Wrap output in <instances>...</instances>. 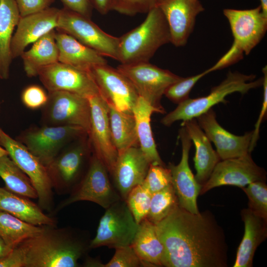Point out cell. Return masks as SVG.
Wrapping results in <instances>:
<instances>
[{"label":"cell","instance_id":"5bb4252c","mask_svg":"<svg viewBox=\"0 0 267 267\" xmlns=\"http://www.w3.org/2000/svg\"><path fill=\"white\" fill-rule=\"evenodd\" d=\"M108 106L118 111L133 114L139 95L130 81L117 68L107 64L96 66L90 71Z\"/></svg>","mask_w":267,"mask_h":267},{"label":"cell","instance_id":"8d00e7d4","mask_svg":"<svg viewBox=\"0 0 267 267\" xmlns=\"http://www.w3.org/2000/svg\"><path fill=\"white\" fill-rule=\"evenodd\" d=\"M208 74L209 73L206 70L194 76L182 77L169 86L165 90L164 95L173 102L178 104L189 98L190 92L196 83Z\"/></svg>","mask_w":267,"mask_h":267},{"label":"cell","instance_id":"484cf974","mask_svg":"<svg viewBox=\"0 0 267 267\" xmlns=\"http://www.w3.org/2000/svg\"><path fill=\"white\" fill-rule=\"evenodd\" d=\"M0 211L33 225L52 226L56 225V221L45 215L42 208L29 198L12 192L5 187H0Z\"/></svg>","mask_w":267,"mask_h":267},{"label":"cell","instance_id":"681fc988","mask_svg":"<svg viewBox=\"0 0 267 267\" xmlns=\"http://www.w3.org/2000/svg\"><path fill=\"white\" fill-rule=\"evenodd\" d=\"M261 6L264 14L267 16V0H260Z\"/></svg>","mask_w":267,"mask_h":267},{"label":"cell","instance_id":"d590c367","mask_svg":"<svg viewBox=\"0 0 267 267\" xmlns=\"http://www.w3.org/2000/svg\"><path fill=\"white\" fill-rule=\"evenodd\" d=\"M246 194L248 208L267 219V185L265 181H256L241 188Z\"/></svg>","mask_w":267,"mask_h":267},{"label":"cell","instance_id":"60d3db41","mask_svg":"<svg viewBox=\"0 0 267 267\" xmlns=\"http://www.w3.org/2000/svg\"><path fill=\"white\" fill-rule=\"evenodd\" d=\"M21 98L22 103L26 107L34 110L46 105L48 95L40 86L32 85L23 90Z\"/></svg>","mask_w":267,"mask_h":267},{"label":"cell","instance_id":"4dcf8cb0","mask_svg":"<svg viewBox=\"0 0 267 267\" xmlns=\"http://www.w3.org/2000/svg\"><path fill=\"white\" fill-rule=\"evenodd\" d=\"M112 138L118 154L132 147H139L134 117L108 106Z\"/></svg>","mask_w":267,"mask_h":267},{"label":"cell","instance_id":"f907efd6","mask_svg":"<svg viewBox=\"0 0 267 267\" xmlns=\"http://www.w3.org/2000/svg\"><path fill=\"white\" fill-rule=\"evenodd\" d=\"M8 155L7 151L0 145V157Z\"/></svg>","mask_w":267,"mask_h":267},{"label":"cell","instance_id":"7bdbcfd3","mask_svg":"<svg viewBox=\"0 0 267 267\" xmlns=\"http://www.w3.org/2000/svg\"><path fill=\"white\" fill-rule=\"evenodd\" d=\"M21 16L42 11L49 7L54 0H15Z\"/></svg>","mask_w":267,"mask_h":267},{"label":"cell","instance_id":"d4e9b609","mask_svg":"<svg viewBox=\"0 0 267 267\" xmlns=\"http://www.w3.org/2000/svg\"><path fill=\"white\" fill-rule=\"evenodd\" d=\"M189 138L194 144L195 154L193 160L196 174L195 178L202 186L207 181L221 159L211 141L200 128L196 119L183 122Z\"/></svg>","mask_w":267,"mask_h":267},{"label":"cell","instance_id":"44dd1931","mask_svg":"<svg viewBox=\"0 0 267 267\" xmlns=\"http://www.w3.org/2000/svg\"><path fill=\"white\" fill-rule=\"evenodd\" d=\"M150 163L139 147L118 154L112 175L116 190L124 200L135 186L143 183Z\"/></svg>","mask_w":267,"mask_h":267},{"label":"cell","instance_id":"6da1fadb","mask_svg":"<svg viewBox=\"0 0 267 267\" xmlns=\"http://www.w3.org/2000/svg\"><path fill=\"white\" fill-rule=\"evenodd\" d=\"M155 225L164 248L163 267H227L225 235L210 211L193 214L178 205Z\"/></svg>","mask_w":267,"mask_h":267},{"label":"cell","instance_id":"5b68a950","mask_svg":"<svg viewBox=\"0 0 267 267\" xmlns=\"http://www.w3.org/2000/svg\"><path fill=\"white\" fill-rule=\"evenodd\" d=\"M233 37V42L228 51L217 62L222 69L247 55L261 42L267 30V16L261 5L250 9H224Z\"/></svg>","mask_w":267,"mask_h":267},{"label":"cell","instance_id":"ee69618b","mask_svg":"<svg viewBox=\"0 0 267 267\" xmlns=\"http://www.w3.org/2000/svg\"><path fill=\"white\" fill-rule=\"evenodd\" d=\"M64 8L90 18L92 6L89 0H61Z\"/></svg>","mask_w":267,"mask_h":267},{"label":"cell","instance_id":"c3c4849f","mask_svg":"<svg viewBox=\"0 0 267 267\" xmlns=\"http://www.w3.org/2000/svg\"><path fill=\"white\" fill-rule=\"evenodd\" d=\"M12 249L7 246L0 237V259L7 256Z\"/></svg>","mask_w":267,"mask_h":267},{"label":"cell","instance_id":"816d5d0a","mask_svg":"<svg viewBox=\"0 0 267 267\" xmlns=\"http://www.w3.org/2000/svg\"><path fill=\"white\" fill-rule=\"evenodd\" d=\"M0 79H2V78L0 75Z\"/></svg>","mask_w":267,"mask_h":267},{"label":"cell","instance_id":"9c48e42d","mask_svg":"<svg viewBox=\"0 0 267 267\" xmlns=\"http://www.w3.org/2000/svg\"><path fill=\"white\" fill-rule=\"evenodd\" d=\"M56 29L72 36L103 56L118 60L119 37L105 32L90 18L64 7L60 9Z\"/></svg>","mask_w":267,"mask_h":267},{"label":"cell","instance_id":"8992f818","mask_svg":"<svg viewBox=\"0 0 267 267\" xmlns=\"http://www.w3.org/2000/svg\"><path fill=\"white\" fill-rule=\"evenodd\" d=\"M116 68L130 81L139 96L161 114L165 113L161 103L165 90L182 78L149 62L121 64Z\"/></svg>","mask_w":267,"mask_h":267},{"label":"cell","instance_id":"83f0119b","mask_svg":"<svg viewBox=\"0 0 267 267\" xmlns=\"http://www.w3.org/2000/svg\"><path fill=\"white\" fill-rule=\"evenodd\" d=\"M21 15L15 0H0V75L9 76L12 62L10 45L14 30Z\"/></svg>","mask_w":267,"mask_h":267},{"label":"cell","instance_id":"ac0fdd59","mask_svg":"<svg viewBox=\"0 0 267 267\" xmlns=\"http://www.w3.org/2000/svg\"><path fill=\"white\" fill-rule=\"evenodd\" d=\"M156 6L168 23L171 43L177 47L185 45L192 32L196 16L204 8L199 0H156Z\"/></svg>","mask_w":267,"mask_h":267},{"label":"cell","instance_id":"277c9868","mask_svg":"<svg viewBox=\"0 0 267 267\" xmlns=\"http://www.w3.org/2000/svg\"><path fill=\"white\" fill-rule=\"evenodd\" d=\"M254 75H246L239 72L229 71L226 78L218 86L213 87L209 94L196 98H188L180 103L173 111L161 120L165 126H171L175 122L196 119L214 105L226 103V96L235 92L242 94L262 86L263 77L254 80Z\"/></svg>","mask_w":267,"mask_h":267},{"label":"cell","instance_id":"7402d4cb","mask_svg":"<svg viewBox=\"0 0 267 267\" xmlns=\"http://www.w3.org/2000/svg\"><path fill=\"white\" fill-rule=\"evenodd\" d=\"M86 154L84 146H75L59 154L46 166L52 188L57 192H71L77 184Z\"/></svg>","mask_w":267,"mask_h":267},{"label":"cell","instance_id":"f546056e","mask_svg":"<svg viewBox=\"0 0 267 267\" xmlns=\"http://www.w3.org/2000/svg\"><path fill=\"white\" fill-rule=\"evenodd\" d=\"M155 112L158 113L154 107L140 97L133 110L139 147L150 164L165 165L157 150L151 127V116Z\"/></svg>","mask_w":267,"mask_h":267},{"label":"cell","instance_id":"30bf717a","mask_svg":"<svg viewBox=\"0 0 267 267\" xmlns=\"http://www.w3.org/2000/svg\"><path fill=\"white\" fill-rule=\"evenodd\" d=\"M107 172L103 163L93 154L83 178L72 189L69 196L60 202L56 210L82 201L95 203L106 209L121 199L112 185Z\"/></svg>","mask_w":267,"mask_h":267},{"label":"cell","instance_id":"f35d334b","mask_svg":"<svg viewBox=\"0 0 267 267\" xmlns=\"http://www.w3.org/2000/svg\"><path fill=\"white\" fill-rule=\"evenodd\" d=\"M156 0H112L111 10L129 16L147 13L156 6Z\"/></svg>","mask_w":267,"mask_h":267},{"label":"cell","instance_id":"f5cc1de1","mask_svg":"<svg viewBox=\"0 0 267 267\" xmlns=\"http://www.w3.org/2000/svg\"></svg>","mask_w":267,"mask_h":267},{"label":"cell","instance_id":"e0dca14e","mask_svg":"<svg viewBox=\"0 0 267 267\" xmlns=\"http://www.w3.org/2000/svg\"><path fill=\"white\" fill-rule=\"evenodd\" d=\"M181 143V159L178 165L169 163L167 166L172 176V184L177 196L178 205L193 214L199 212L197 199L202 185L196 180L188 163L189 154L192 141L184 126L179 130Z\"/></svg>","mask_w":267,"mask_h":267},{"label":"cell","instance_id":"ba28073f","mask_svg":"<svg viewBox=\"0 0 267 267\" xmlns=\"http://www.w3.org/2000/svg\"><path fill=\"white\" fill-rule=\"evenodd\" d=\"M0 145L30 178L37 193L39 206L47 211L51 210L53 188L46 167L23 143L12 138L0 128Z\"/></svg>","mask_w":267,"mask_h":267},{"label":"cell","instance_id":"9a60e30c","mask_svg":"<svg viewBox=\"0 0 267 267\" xmlns=\"http://www.w3.org/2000/svg\"><path fill=\"white\" fill-rule=\"evenodd\" d=\"M48 95L45 115L50 123L80 127L88 134L90 125L89 98L64 91L48 92Z\"/></svg>","mask_w":267,"mask_h":267},{"label":"cell","instance_id":"74e56055","mask_svg":"<svg viewBox=\"0 0 267 267\" xmlns=\"http://www.w3.org/2000/svg\"><path fill=\"white\" fill-rule=\"evenodd\" d=\"M142 184L152 194L172 184L170 169L165 165L150 164Z\"/></svg>","mask_w":267,"mask_h":267},{"label":"cell","instance_id":"1f68e13d","mask_svg":"<svg viewBox=\"0 0 267 267\" xmlns=\"http://www.w3.org/2000/svg\"><path fill=\"white\" fill-rule=\"evenodd\" d=\"M43 226L33 225L0 211V237L12 249L40 233Z\"/></svg>","mask_w":267,"mask_h":267},{"label":"cell","instance_id":"7dc6e473","mask_svg":"<svg viewBox=\"0 0 267 267\" xmlns=\"http://www.w3.org/2000/svg\"><path fill=\"white\" fill-rule=\"evenodd\" d=\"M84 266L86 267H104V264L98 259L88 257L84 262Z\"/></svg>","mask_w":267,"mask_h":267},{"label":"cell","instance_id":"7a4b0ae2","mask_svg":"<svg viewBox=\"0 0 267 267\" xmlns=\"http://www.w3.org/2000/svg\"><path fill=\"white\" fill-rule=\"evenodd\" d=\"M44 225L39 234L18 246L24 267H77L90 241L76 232Z\"/></svg>","mask_w":267,"mask_h":267},{"label":"cell","instance_id":"e575fe53","mask_svg":"<svg viewBox=\"0 0 267 267\" xmlns=\"http://www.w3.org/2000/svg\"><path fill=\"white\" fill-rule=\"evenodd\" d=\"M152 193L142 183L129 193L125 201L136 222L139 223L146 218L149 212Z\"/></svg>","mask_w":267,"mask_h":267},{"label":"cell","instance_id":"836d02e7","mask_svg":"<svg viewBox=\"0 0 267 267\" xmlns=\"http://www.w3.org/2000/svg\"><path fill=\"white\" fill-rule=\"evenodd\" d=\"M178 205L177 196L171 184L152 194L146 219L154 224L168 216Z\"/></svg>","mask_w":267,"mask_h":267},{"label":"cell","instance_id":"603a6c76","mask_svg":"<svg viewBox=\"0 0 267 267\" xmlns=\"http://www.w3.org/2000/svg\"><path fill=\"white\" fill-rule=\"evenodd\" d=\"M58 61L89 72L94 67L107 64L104 56L62 31L55 33Z\"/></svg>","mask_w":267,"mask_h":267},{"label":"cell","instance_id":"4316f807","mask_svg":"<svg viewBox=\"0 0 267 267\" xmlns=\"http://www.w3.org/2000/svg\"><path fill=\"white\" fill-rule=\"evenodd\" d=\"M144 267H163L164 248L154 223L146 218L139 224L131 245Z\"/></svg>","mask_w":267,"mask_h":267},{"label":"cell","instance_id":"ffe728a7","mask_svg":"<svg viewBox=\"0 0 267 267\" xmlns=\"http://www.w3.org/2000/svg\"><path fill=\"white\" fill-rule=\"evenodd\" d=\"M60 9L48 7L21 16L12 37L10 49L12 58L21 56L26 47L49 31L56 29Z\"/></svg>","mask_w":267,"mask_h":267},{"label":"cell","instance_id":"3957f363","mask_svg":"<svg viewBox=\"0 0 267 267\" xmlns=\"http://www.w3.org/2000/svg\"><path fill=\"white\" fill-rule=\"evenodd\" d=\"M171 39L166 20L155 6L142 23L119 37L117 61L124 64L149 62L160 47L171 43Z\"/></svg>","mask_w":267,"mask_h":267},{"label":"cell","instance_id":"d6986e66","mask_svg":"<svg viewBox=\"0 0 267 267\" xmlns=\"http://www.w3.org/2000/svg\"><path fill=\"white\" fill-rule=\"evenodd\" d=\"M196 119L207 137L214 143L221 160L251 153L249 148L253 131L243 135L232 134L219 124L215 112L212 108Z\"/></svg>","mask_w":267,"mask_h":267},{"label":"cell","instance_id":"d6a6232c","mask_svg":"<svg viewBox=\"0 0 267 267\" xmlns=\"http://www.w3.org/2000/svg\"><path fill=\"white\" fill-rule=\"evenodd\" d=\"M0 177L8 190L29 198H38L30 178L8 155L0 157Z\"/></svg>","mask_w":267,"mask_h":267},{"label":"cell","instance_id":"2e32d148","mask_svg":"<svg viewBox=\"0 0 267 267\" xmlns=\"http://www.w3.org/2000/svg\"><path fill=\"white\" fill-rule=\"evenodd\" d=\"M90 105V125L88 134L93 154L104 165L111 175L118 152L112 138L108 106L100 94L89 98Z\"/></svg>","mask_w":267,"mask_h":267},{"label":"cell","instance_id":"4fadbf2b","mask_svg":"<svg viewBox=\"0 0 267 267\" xmlns=\"http://www.w3.org/2000/svg\"><path fill=\"white\" fill-rule=\"evenodd\" d=\"M265 170L258 166L251 153L242 156L222 160L215 167L207 181L202 186L200 194L223 185L240 188L256 181H266Z\"/></svg>","mask_w":267,"mask_h":267},{"label":"cell","instance_id":"cb8c5ba5","mask_svg":"<svg viewBox=\"0 0 267 267\" xmlns=\"http://www.w3.org/2000/svg\"><path fill=\"white\" fill-rule=\"evenodd\" d=\"M244 234L238 247L233 267H251L258 247L267 237V219L249 208L241 211Z\"/></svg>","mask_w":267,"mask_h":267},{"label":"cell","instance_id":"ab89813d","mask_svg":"<svg viewBox=\"0 0 267 267\" xmlns=\"http://www.w3.org/2000/svg\"><path fill=\"white\" fill-rule=\"evenodd\" d=\"M144 267L140 258L131 245L115 248L112 258L104 267Z\"/></svg>","mask_w":267,"mask_h":267},{"label":"cell","instance_id":"8fae6325","mask_svg":"<svg viewBox=\"0 0 267 267\" xmlns=\"http://www.w3.org/2000/svg\"><path fill=\"white\" fill-rule=\"evenodd\" d=\"M85 134L86 132L80 127L52 125L31 130L24 134L20 139L29 150L46 167L64 145Z\"/></svg>","mask_w":267,"mask_h":267},{"label":"cell","instance_id":"f1b7e54d","mask_svg":"<svg viewBox=\"0 0 267 267\" xmlns=\"http://www.w3.org/2000/svg\"><path fill=\"white\" fill-rule=\"evenodd\" d=\"M55 30L47 33L33 44L31 48L21 55L26 75L38 76L45 66L58 62L59 51L55 40Z\"/></svg>","mask_w":267,"mask_h":267},{"label":"cell","instance_id":"7c38bea8","mask_svg":"<svg viewBox=\"0 0 267 267\" xmlns=\"http://www.w3.org/2000/svg\"><path fill=\"white\" fill-rule=\"evenodd\" d=\"M38 76L48 92L67 91L88 98L100 95L89 72L59 61L42 68Z\"/></svg>","mask_w":267,"mask_h":267},{"label":"cell","instance_id":"f6af8a7d","mask_svg":"<svg viewBox=\"0 0 267 267\" xmlns=\"http://www.w3.org/2000/svg\"><path fill=\"white\" fill-rule=\"evenodd\" d=\"M0 267H24L23 255L18 246L0 259Z\"/></svg>","mask_w":267,"mask_h":267},{"label":"cell","instance_id":"bcb514c9","mask_svg":"<svg viewBox=\"0 0 267 267\" xmlns=\"http://www.w3.org/2000/svg\"><path fill=\"white\" fill-rule=\"evenodd\" d=\"M93 8L101 14L105 15L111 11L112 0H89Z\"/></svg>","mask_w":267,"mask_h":267},{"label":"cell","instance_id":"b9f144b4","mask_svg":"<svg viewBox=\"0 0 267 267\" xmlns=\"http://www.w3.org/2000/svg\"><path fill=\"white\" fill-rule=\"evenodd\" d=\"M262 72L264 74L263 82L262 86H263V101L261 110L259 116V118L255 125V129L253 131L252 137L251 141V144L249 148L250 152L254 149L256 145L257 142L259 138V131L262 122L265 117L267 111V66H265Z\"/></svg>","mask_w":267,"mask_h":267},{"label":"cell","instance_id":"52a82bcc","mask_svg":"<svg viewBox=\"0 0 267 267\" xmlns=\"http://www.w3.org/2000/svg\"><path fill=\"white\" fill-rule=\"evenodd\" d=\"M138 226L125 200L121 199L106 209L96 235L90 241L89 249L101 246L115 249L131 245Z\"/></svg>","mask_w":267,"mask_h":267}]
</instances>
